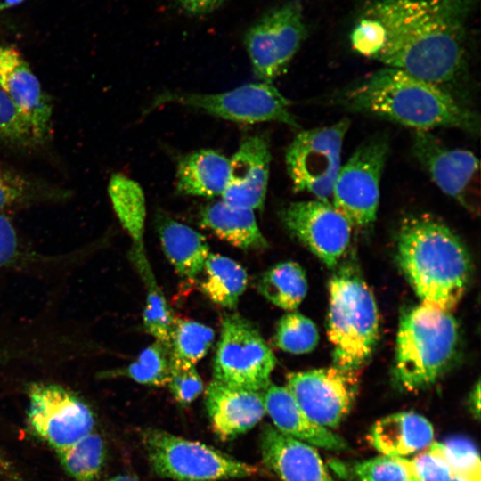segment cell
Returning <instances> with one entry per match:
<instances>
[{"label": "cell", "mask_w": 481, "mask_h": 481, "mask_svg": "<svg viewBox=\"0 0 481 481\" xmlns=\"http://www.w3.org/2000/svg\"><path fill=\"white\" fill-rule=\"evenodd\" d=\"M327 333L334 366L358 372L379 340V321L373 294L359 270L339 268L329 282Z\"/></svg>", "instance_id": "5"}, {"label": "cell", "mask_w": 481, "mask_h": 481, "mask_svg": "<svg viewBox=\"0 0 481 481\" xmlns=\"http://www.w3.org/2000/svg\"><path fill=\"white\" fill-rule=\"evenodd\" d=\"M412 151L432 181L469 211L479 209V160L470 151L445 146L430 131L415 132Z\"/></svg>", "instance_id": "14"}, {"label": "cell", "mask_w": 481, "mask_h": 481, "mask_svg": "<svg viewBox=\"0 0 481 481\" xmlns=\"http://www.w3.org/2000/svg\"><path fill=\"white\" fill-rule=\"evenodd\" d=\"M479 0H373L349 34L352 48L433 84L467 104L469 25Z\"/></svg>", "instance_id": "1"}, {"label": "cell", "mask_w": 481, "mask_h": 481, "mask_svg": "<svg viewBox=\"0 0 481 481\" xmlns=\"http://www.w3.org/2000/svg\"><path fill=\"white\" fill-rule=\"evenodd\" d=\"M212 428L224 440H232L254 428L265 415L263 391L240 388L213 379L205 392Z\"/></svg>", "instance_id": "18"}, {"label": "cell", "mask_w": 481, "mask_h": 481, "mask_svg": "<svg viewBox=\"0 0 481 481\" xmlns=\"http://www.w3.org/2000/svg\"><path fill=\"white\" fill-rule=\"evenodd\" d=\"M257 289L274 306L284 310H295L307 292L305 270L294 261L277 263L261 274Z\"/></svg>", "instance_id": "27"}, {"label": "cell", "mask_w": 481, "mask_h": 481, "mask_svg": "<svg viewBox=\"0 0 481 481\" xmlns=\"http://www.w3.org/2000/svg\"><path fill=\"white\" fill-rule=\"evenodd\" d=\"M286 387L314 422L338 428L351 412L359 391L358 372L336 366L291 372Z\"/></svg>", "instance_id": "13"}, {"label": "cell", "mask_w": 481, "mask_h": 481, "mask_svg": "<svg viewBox=\"0 0 481 481\" xmlns=\"http://www.w3.org/2000/svg\"><path fill=\"white\" fill-rule=\"evenodd\" d=\"M434 439L432 424L413 412L389 414L374 423L368 440L383 455L404 458L428 448Z\"/></svg>", "instance_id": "21"}, {"label": "cell", "mask_w": 481, "mask_h": 481, "mask_svg": "<svg viewBox=\"0 0 481 481\" xmlns=\"http://www.w3.org/2000/svg\"><path fill=\"white\" fill-rule=\"evenodd\" d=\"M265 412L281 433L322 449L341 452L348 444L330 429L314 422L286 387L269 383L263 391Z\"/></svg>", "instance_id": "20"}, {"label": "cell", "mask_w": 481, "mask_h": 481, "mask_svg": "<svg viewBox=\"0 0 481 481\" xmlns=\"http://www.w3.org/2000/svg\"><path fill=\"white\" fill-rule=\"evenodd\" d=\"M430 446L439 452L452 469L453 475L470 481H481V464L478 451L472 441L452 437Z\"/></svg>", "instance_id": "36"}, {"label": "cell", "mask_w": 481, "mask_h": 481, "mask_svg": "<svg viewBox=\"0 0 481 481\" xmlns=\"http://www.w3.org/2000/svg\"><path fill=\"white\" fill-rule=\"evenodd\" d=\"M68 196L69 192L61 188L0 165V212L34 202L62 200Z\"/></svg>", "instance_id": "30"}, {"label": "cell", "mask_w": 481, "mask_h": 481, "mask_svg": "<svg viewBox=\"0 0 481 481\" xmlns=\"http://www.w3.org/2000/svg\"><path fill=\"white\" fill-rule=\"evenodd\" d=\"M336 98L348 110L393 121L415 132L440 127L479 132V118L466 103L394 68L384 67L364 76Z\"/></svg>", "instance_id": "2"}, {"label": "cell", "mask_w": 481, "mask_h": 481, "mask_svg": "<svg viewBox=\"0 0 481 481\" xmlns=\"http://www.w3.org/2000/svg\"><path fill=\"white\" fill-rule=\"evenodd\" d=\"M108 192L120 224L132 240V252H143L146 201L142 187L125 175L114 174Z\"/></svg>", "instance_id": "25"}, {"label": "cell", "mask_w": 481, "mask_h": 481, "mask_svg": "<svg viewBox=\"0 0 481 481\" xmlns=\"http://www.w3.org/2000/svg\"><path fill=\"white\" fill-rule=\"evenodd\" d=\"M350 121L302 130L286 151V167L293 189L307 192L315 200L330 201L333 186L341 167V152Z\"/></svg>", "instance_id": "9"}, {"label": "cell", "mask_w": 481, "mask_h": 481, "mask_svg": "<svg viewBox=\"0 0 481 481\" xmlns=\"http://www.w3.org/2000/svg\"><path fill=\"white\" fill-rule=\"evenodd\" d=\"M328 467L346 481H420L405 458L378 456L351 461L332 459Z\"/></svg>", "instance_id": "28"}, {"label": "cell", "mask_w": 481, "mask_h": 481, "mask_svg": "<svg viewBox=\"0 0 481 481\" xmlns=\"http://www.w3.org/2000/svg\"><path fill=\"white\" fill-rule=\"evenodd\" d=\"M61 467L76 481H94L103 467L106 446L93 431L71 445L55 452Z\"/></svg>", "instance_id": "31"}, {"label": "cell", "mask_w": 481, "mask_h": 481, "mask_svg": "<svg viewBox=\"0 0 481 481\" xmlns=\"http://www.w3.org/2000/svg\"><path fill=\"white\" fill-rule=\"evenodd\" d=\"M175 103L241 124L278 122L298 128L290 102L272 84L250 83L217 94L166 92L151 109Z\"/></svg>", "instance_id": "8"}, {"label": "cell", "mask_w": 481, "mask_h": 481, "mask_svg": "<svg viewBox=\"0 0 481 481\" xmlns=\"http://www.w3.org/2000/svg\"><path fill=\"white\" fill-rule=\"evenodd\" d=\"M142 442L151 469L160 477L175 481H219L259 473L254 465L162 429H144Z\"/></svg>", "instance_id": "6"}, {"label": "cell", "mask_w": 481, "mask_h": 481, "mask_svg": "<svg viewBox=\"0 0 481 481\" xmlns=\"http://www.w3.org/2000/svg\"><path fill=\"white\" fill-rule=\"evenodd\" d=\"M132 259L146 288L143 314L144 329L156 340L169 344L176 318L157 283L145 252L132 254Z\"/></svg>", "instance_id": "29"}, {"label": "cell", "mask_w": 481, "mask_h": 481, "mask_svg": "<svg viewBox=\"0 0 481 481\" xmlns=\"http://www.w3.org/2000/svg\"><path fill=\"white\" fill-rule=\"evenodd\" d=\"M28 397L29 426L54 452L94 431L95 420L91 408L61 386L34 383L28 389Z\"/></svg>", "instance_id": "12"}, {"label": "cell", "mask_w": 481, "mask_h": 481, "mask_svg": "<svg viewBox=\"0 0 481 481\" xmlns=\"http://www.w3.org/2000/svg\"><path fill=\"white\" fill-rule=\"evenodd\" d=\"M469 406L473 416L478 419L480 415V382L479 381L476 383L471 392L469 393Z\"/></svg>", "instance_id": "41"}, {"label": "cell", "mask_w": 481, "mask_h": 481, "mask_svg": "<svg viewBox=\"0 0 481 481\" xmlns=\"http://www.w3.org/2000/svg\"><path fill=\"white\" fill-rule=\"evenodd\" d=\"M229 178V159L211 149L183 157L177 166L175 187L179 193L212 198L222 196Z\"/></svg>", "instance_id": "23"}, {"label": "cell", "mask_w": 481, "mask_h": 481, "mask_svg": "<svg viewBox=\"0 0 481 481\" xmlns=\"http://www.w3.org/2000/svg\"><path fill=\"white\" fill-rule=\"evenodd\" d=\"M409 461L420 481H447L453 476L443 456L430 445Z\"/></svg>", "instance_id": "38"}, {"label": "cell", "mask_w": 481, "mask_h": 481, "mask_svg": "<svg viewBox=\"0 0 481 481\" xmlns=\"http://www.w3.org/2000/svg\"><path fill=\"white\" fill-rule=\"evenodd\" d=\"M389 151L386 135H376L356 148L339 169L330 202L354 229L367 231L374 224L380 181Z\"/></svg>", "instance_id": "7"}, {"label": "cell", "mask_w": 481, "mask_h": 481, "mask_svg": "<svg viewBox=\"0 0 481 481\" xmlns=\"http://www.w3.org/2000/svg\"><path fill=\"white\" fill-rule=\"evenodd\" d=\"M449 311L420 304L400 318L393 376L404 390L417 392L436 383L452 366L460 332Z\"/></svg>", "instance_id": "4"}, {"label": "cell", "mask_w": 481, "mask_h": 481, "mask_svg": "<svg viewBox=\"0 0 481 481\" xmlns=\"http://www.w3.org/2000/svg\"><path fill=\"white\" fill-rule=\"evenodd\" d=\"M26 0H0V12L23 3Z\"/></svg>", "instance_id": "43"}, {"label": "cell", "mask_w": 481, "mask_h": 481, "mask_svg": "<svg viewBox=\"0 0 481 481\" xmlns=\"http://www.w3.org/2000/svg\"><path fill=\"white\" fill-rule=\"evenodd\" d=\"M284 226L329 268L335 267L352 239L349 221L330 201H292L282 207Z\"/></svg>", "instance_id": "15"}, {"label": "cell", "mask_w": 481, "mask_h": 481, "mask_svg": "<svg viewBox=\"0 0 481 481\" xmlns=\"http://www.w3.org/2000/svg\"><path fill=\"white\" fill-rule=\"evenodd\" d=\"M214 338V330L206 324L176 318L169 341L171 357L195 365L206 355Z\"/></svg>", "instance_id": "33"}, {"label": "cell", "mask_w": 481, "mask_h": 481, "mask_svg": "<svg viewBox=\"0 0 481 481\" xmlns=\"http://www.w3.org/2000/svg\"><path fill=\"white\" fill-rule=\"evenodd\" d=\"M167 386L175 402L182 406L191 404L204 390L194 364L172 357Z\"/></svg>", "instance_id": "37"}, {"label": "cell", "mask_w": 481, "mask_h": 481, "mask_svg": "<svg viewBox=\"0 0 481 481\" xmlns=\"http://www.w3.org/2000/svg\"><path fill=\"white\" fill-rule=\"evenodd\" d=\"M271 151L264 135L245 137L229 159V178L222 200L229 205L263 209L270 175Z\"/></svg>", "instance_id": "16"}, {"label": "cell", "mask_w": 481, "mask_h": 481, "mask_svg": "<svg viewBox=\"0 0 481 481\" xmlns=\"http://www.w3.org/2000/svg\"><path fill=\"white\" fill-rule=\"evenodd\" d=\"M19 241L10 219L0 214V268L10 265L17 257Z\"/></svg>", "instance_id": "39"}, {"label": "cell", "mask_w": 481, "mask_h": 481, "mask_svg": "<svg viewBox=\"0 0 481 481\" xmlns=\"http://www.w3.org/2000/svg\"><path fill=\"white\" fill-rule=\"evenodd\" d=\"M105 481H140V480L130 475H117Z\"/></svg>", "instance_id": "44"}, {"label": "cell", "mask_w": 481, "mask_h": 481, "mask_svg": "<svg viewBox=\"0 0 481 481\" xmlns=\"http://www.w3.org/2000/svg\"><path fill=\"white\" fill-rule=\"evenodd\" d=\"M396 258L422 304L451 312L467 290L472 273L469 253L446 224L431 216L404 221Z\"/></svg>", "instance_id": "3"}, {"label": "cell", "mask_w": 481, "mask_h": 481, "mask_svg": "<svg viewBox=\"0 0 481 481\" xmlns=\"http://www.w3.org/2000/svg\"><path fill=\"white\" fill-rule=\"evenodd\" d=\"M44 143L29 119L0 86V144L29 150Z\"/></svg>", "instance_id": "34"}, {"label": "cell", "mask_w": 481, "mask_h": 481, "mask_svg": "<svg viewBox=\"0 0 481 481\" xmlns=\"http://www.w3.org/2000/svg\"><path fill=\"white\" fill-rule=\"evenodd\" d=\"M171 351L169 344L156 340L144 348L135 361L126 368L111 371L134 381L153 387L167 386L170 377Z\"/></svg>", "instance_id": "32"}, {"label": "cell", "mask_w": 481, "mask_h": 481, "mask_svg": "<svg viewBox=\"0 0 481 481\" xmlns=\"http://www.w3.org/2000/svg\"><path fill=\"white\" fill-rule=\"evenodd\" d=\"M0 86L45 142L52 129L53 106L20 51L0 45Z\"/></svg>", "instance_id": "17"}, {"label": "cell", "mask_w": 481, "mask_h": 481, "mask_svg": "<svg viewBox=\"0 0 481 481\" xmlns=\"http://www.w3.org/2000/svg\"><path fill=\"white\" fill-rule=\"evenodd\" d=\"M260 452L265 467L281 481H336L313 445L286 436L272 425L262 428Z\"/></svg>", "instance_id": "19"}, {"label": "cell", "mask_w": 481, "mask_h": 481, "mask_svg": "<svg viewBox=\"0 0 481 481\" xmlns=\"http://www.w3.org/2000/svg\"><path fill=\"white\" fill-rule=\"evenodd\" d=\"M447 481H470L465 477H460V476H456V475H453L450 479H448Z\"/></svg>", "instance_id": "45"}, {"label": "cell", "mask_w": 481, "mask_h": 481, "mask_svg": "<svg viewBox=\"0 0 481 481\" xmlns=\"http://www.w3.org/2000/svg\"><path fill=\"white\" fill-rule=\"evenodd\" d=\"M274 341L284 352L302 355L316 347L319 332L311 319L298 312H289L278 321Z\"/></svg>", "instance_id": "35"}, {"label": "cell", "mask_w": 481, "mask_h": 481, "mask_svg": "<svg viewBox=\"0 0 481 481\" xmlns=\"http://www.w3.org/2000/svg\"><path fill=\"white\" fill-rule=\"evenodd\" d=\"M158 233L163 252L179 275L193 279L202 272L210 253L202 234L169 217L159 220Z\"/></svg>", "instance_id": "24"}, {"label": "cell", "mask_w": 481, "mask_h": 481, "mask_svg": "<svg viewBox=\"0 0 481 481\" xmlns=\"http://www.w3.org/2000/svg\"><path fill=\"white\" fill-rule=\"evenodd\" d=\"M199 224L219 239L245 250H261L268 243L262 234L255 212L223 200L205 206L200 212Z\"/></svg>", "instance_id": "22"}, {"label": "cell", "mask_w": 481, "mask_h": 481, "mask_svg": "<svg viewBox=\"0 0 481 481\" xmlns=\"http://www.w3.org/2000/svg\"><path fill=\"white\" fill-rule=\"evenodd\" d=\"M306 37L299 0L287 1L262 14L244 36L255 77L260 82L273 84L288 68Z\"/></svg>", "instance_id": "10"}, {"label": "cell", "mask_w": 481, "mask_h": 481, "mask_svg": "<svg viewBox=\"0 0 481 481\" xmlns=\"http://www.w3.org/2000/svg\"><path fill=\"white\" fill-rule=\"evenodd\" d=\"M0 472L7 477L11 481H21L13 470L12 467L10 465L9 461L4 457L2 452L0 451Z\"/></svg>", "instance_id": "42"}, {"label": "cell", "mask_w": 481, "mask_h": 481, "mask_svg": "<svg viewBox=\"0 0 481 481\" xmlns=\"http://www.w3.org/2000/svg\"><path fill=\"white\" fill-rule=\"evenodd\" d=\"M200 282L202 292L216 305L234 308L248 284L246 270L233 259L220 254L209 253Z\"/></svg>", "instance_id": "26"}, {"label": "cell", "mask_w": 481, "mask_h": 481, "mask_svg": "<svg viewBox=\"0 0 481 481\" xmlns=\"http://www.w3.org/2000/svg\"><path fill=\"white\" fill-rule=\"evenodd\" d=\"M175 6L191 17L212 13L229 0H172Z\"/></svg>", "instance_id": "40"}, {"label": "cell", "mask_w": 481, "mask_h": 481, "mask_svg": "<svg viewBox=\"0 0 481 481\" xmlns=\"http://www.w3.org/2000/svg\"><path fill=\"white\" fill-rule=\"evenodd\" d=\"M275 364L272 349L252 322L239 314L224 318L213 361L214 379L264 391Z\"/></svg>", "instance_id": "11"}]
</instances>
